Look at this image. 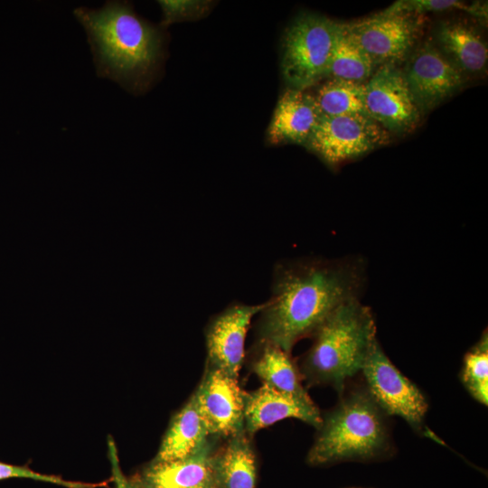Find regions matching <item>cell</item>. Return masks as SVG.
<instances>
[{
    "instance_id": "cell-8",
    "label": "cell",
    "mask_w": 488,
    "mask_h": 488,
    "mask_svg": "<svg viewBox=\"0 0 488 488\" xmlns=\"http://www.w3.org/2000/svg\"><path fill=\"white\" fill-rule=\"evenodd\" d=\"M369 117L389 134H406L419 123L421 111L396 64L378 66L365 83Z\"/></svg>"
},
{
    "instance_id": "cell-22",
    "label": "cell",
    "mask_w": 488,
    "mask_h": 488,
    "mask_svg": "<svg viewBox=\"0 0 488 488\" xmlns=\"http://www.w3.org/2000/svg\"><path fill=\"white\" fill-rule=\"evenodd\" d=\"M462 379L471 395L482 404L488 402L487 333L465 356Z\"/></svg>"
},
{
    "instance_id": "cell-24",
    "label": "cell",
    "mask_w": 488,
    "mask_h": 488,
    "mask_svg": "<svg viewBox=\"0 0 488 488\" xmlns=\"http://www.w3.org/2000/svg\"><path fill=\"white\" fill-rule=\"evenodd\" d=\"M10 478H24L35 481H42L66 488H98L106 486L108 481L101 483H82L68 481L61 476L38 473L25 465H15L0 461V481Z\"/></svg>"
},
{
    "instance_id": "cell-13",
    "label": "cell",
    "mask_w": 488,
    "mask_h": 488,
    "mask_svg": "<svg viewBox=\"0 0 488 488\" xmlns=\"http://www.w3.org/2000/svg\"><path fill=\"white\" fill-rule=\"evenodd\" d=\"M286 418H297L316 428L322 422V415L311 399H300L265 383L244 392V430L250 437Z\"/></svg>"
},
{
    "instance_id": "cell-1",
    "label": "cell",
    "mask_w": 488,
    "mask_h": 488,
    "mask_svg": "<svg viewBox=\"0 0 488 488\" xmlns=\"http://www.w3.org/2000/svg\"><path fill=\"white\" fill-rule=\"evenodd\" d=\"M364 281V264L356 258H306L277 264L271 297L257 314L256 342L291 353L337 307L360 299Z\"/></svg>"
},
{
    "instance_id": "cell-12",
    "label": "cell",
    "mask_w": 488,
    "mask_h": 488,
    "mask_svg": "<svg viewBox=\"0 0 488 488\" xmlns=\"http://www.w3.org/2000/svg\"><path fill=\"white\" fill-rule=\"evenodd\" d=\"M259 305L233 304L216 314L205 330L206 365L238 379L245 358V340Z\"/></svg>"
},
{
    "instance_id": "cell-6",
    "label": "cell",
    "mask_w": 488,
    "mask_h": 488,
    "mask_svg": "<svg viewBox=\"0 0 488 488\" xmlns=\"http://www.w3.org/2000/svg\"><path fill=\"white\" fill-rule=\"evenodd\" d=\"M367 389L385 414L406 420L415 430L443 442L424 425L427 402L419 389L389 361L376 339L361 371Z\"/></svg>"
},
{
    "instance_id": "cell-4",
    "label": "cell",
    "mask_w": 488,
    "mask_h": 488,
    "mask_svg": "<svg viewBox=\"0 0 488 488\" xmlns=\"http://www.w3.org/2000/svg\"><path fill=\"white\" fill-rule=\"evenodd\" d=\"M316 429L306 459L310 465L374 460L389 447L385 413L367 389H352L343 396L322 416Z\"/></svg>"
},
{
    "instance_id": "cell-2",
    "label": "cell",
    "mask_w": 488,
    "mask_h": 488,
    "mask_svg": "<svg viewBox=\"0 0 488 488\" xmlns=\"http://www.w3.org/2000/svg\"><path fill=\"white\" fill-rule=\"evenodd\" d=\"M73 13L86 31L98 76L128 90L145 89L164 58L162 31L127 2L107 1L99 9L80 6Z\"/></svg>"
},
{
    "instance_id": "cell-27",
    "label": "cell",
    "mask_w": 488,
    "mask_h": 488,
    "mask_svg": "<svg viewBox=\"0 0 488 488\" xmlns=\"http://www.w3.org/2000/svg\"><path fill=\"white\" fill-rule=\"evenodd\" d=\"M204 488H216L215 486H211V487H204Z\"/></svg>"
},
{
    "instance_id": "cell-20",
    "label": "cell",
    "mask_w": 488,
    "mask_h": 488,
    "mask_svg": "<svg viewBox=\"0 0 488 488\" xmlns=\"http://www.w3.org/2000/svg\"><path fill=\"white\" fill-rule=\"evenodd\" d=\"M376 66L348 32L339 23L330 61L328 77L364 83Z\"/></svg>"
},
{
    "instance_id": "cell-14",
    "label": "cell",
    "mask_w": 488,
    "mask_h": 488,
    "mask_svg": "<svg viewBox=\"0 0 488 488\" xmlns=\"http://www.w3.org/2000/svg\"><path fill=\"white\" fill-rule=\"evenodd\" d=\"M321 117L312 94L287 88L277 103L267 128V141L272 145H305Z\"/></svg>"
},
{
    "instance_id": "cell-18",
    "label": "cell",
    "mask_w": 488,
    "mask_h": 488,
    "mask_svg": "<svg viewBox=\"0 0 488 488\" xmlns=\"http://www.w3.org/2000/svg\"><path fill=\"white\" fill-rule=\"evenodd\" d=\"M211 437L192 395L172 418L154 460L171 461L187 457L201 450Z\"/></svg>"
},
{
    "instance_id": "cell-10",
    "label": "cell",
    "mask_w": 488,
    "mask_h": 488,
    "mask_svg": "<svg viewBox=\"0 0 488 488\" xmlns=\"http://www.w3.org/2000/svg\"><path fill=\"white\" fill-rule=\"evenodd\" d=\"M406 61L402 72L421 113L437 107L465 83V74L430 41L411 51Z\"/></svg>"
},
{
    "instance_id": "cell-19",
    "label": "cell",
    "mask_w": 488,
    "mask_h": 488,
    "mask_svg": "<svg viewBox=\"0 0 488 488\" xmlns=\"http://www.w3.org/2000/svg\"><path fill=\"white\" fill-rule=\"evenodd\" d=\"M249 367L263 383L300 399H311L302 385L299 368L290 353L281 348L256 342Z\"/></svg>"
},
{
    "instance_id": "cell-7",
    "label": "cell",
    "mask_w": 488,
    "mask_h": 488,
    "mask_svg": "<svg viewBox=\"0 0 488 488\" xmlns=\"http://www.w3.org/2000/svg\"><path fill=\"white\" fill-rule=\"evenodd\" d=\"M390 142V134L369 116H322L305 144L325 164L334 166Z\"/></svg>"
},
{
    "instance_id": "cell-16",
    "label": "cell",
    "mask_w": 488,
    "mask_h": 488,
    "mask_svg": "<svg viewBox=\"0 0 488 488\" xmlns=\"http://www.w3.org/2000/svg\"><path fill=\"white\" fill-rule=\"evenodd\" d=\"M226 439L211 457L216 488H255L257 461L250 436L243 429Z\"/></svg>"
},
{
    "instance_id": "cell-26",
    "label": "cell",
    "mask_w": 488,
    "mask_h": 488,
    "mask_svg": "<svg viewBox=\"0 0 488 488\" xmlns=\"http://www.w3.org/2000/svg\"><path fill=\"white\" fill-rule=\"evenodd\" d=\"M116 476L118 488H149L138 477L126 479L119 472L117 473Z\"/></svg>"
},
{
    "instance_id": "cell-21",
    "label": "cell",
    "mask_w": 488,
    "mask_h": 488,
    "mask_svg": "<svg viewBox=\"0 0 488 488\" xmlns=\"http://www.w3.org/2000/svg\"><path fill=\"white\" fill-rule=\"evenodd\" d=\"M312 95L322 116H369L365 104V83L330 78Z\"/></svg>"
},
{
    "instance_id": "cell-15",
    "label": "cell",
    "mask_w": 488,
    "mask_h": 488,
    "mask_svg": "<svg viewBox=\"0 0 488 488\" xmlns=\"http://www.w3.org/2000/svg\"><path fill=\"white\" fill-rule=\"evenodd\" d=\"M216 439L212 436L201 450L184 458L153 460L138 479L149 488L216 487L211 466Z\"/></svg>"
},
{
    "instance_id": "cell-23",
    "label": "cell",
    "mask_w": 488,
    "mask_h": 488,
    "mask_svg": "<svg viewBox=\"0 0 488 488\" xmlns=\"http://www.w3.org/2000/svg\"><path fill=\"white\" fill-rule=\"evenodd\" d=\"M451 9H463L476 17L483 19L487 17L486 5L483 6L479 4L466 5L463 2L456 0H401L395 2L385 11L417 15L427 12H442Z\"/></svg>"
},
{
    "instance_id": "cell-17",
    "label": "cell",
    "mask_w": 488,
    "mask_h": 488,
    "mask_svg": "<svg viewBox=\"0 0 488 488\" xmlns=\"http://www.w3.org/2000/svg\"><path fill=\"white\" fill-rule=\"evenodd\" d=\"M438 50L465 73L482 71L487 63V45L478 32L461 22H444L436 33Z\"/></svg>"
},
{
    "instance_id": "cell-9",
    "label": "cell",
    "mask_w": 488,
    "mask_h": 488,
    "mask_svg": "<svg viewBox=\"0 0 488 488\" xmlns=\"http://www.w3.org/2000/svg\"><path fill=\"white\" fill-rule=\"evenodd\" d=\"M419 22L416 14L391 13L345 23V26L374 65L396 64L405 61L417 40Z\"/></svg>"
},
{
    "instance_id": "cell-11",
    "label": "cell",
    "mask_w": 488,
    "mask_h": 488,
    "mask_svg": "<svg viewBox=\"0 0 488 488\" xmlns=\"http://www.w3.org/2000/svg\"><path fill=\"white\" fill-rule=\"evenodd\" d=\"M244 392L238 379L206 365L192 395L211 436L227 438L244 429Z\"/></svg>"
},
{
    "instance_id": "cell-3",
    "label": "cell",
    "mask_w": 488,
    "mask_h": 488,
    "mask_svg": "<svg viewBox=\"0 0 488 488\" xmlns=\"http://www.w3.org/2000/svg\"><path fill=\"white\" fill-rule=\"evenodd\" d=\"M314 342L299 371L308 386L326 384L343 393L345 382L361 371L376 324L371 309L360 299L337 307L313 334Z\"/></svg>"
},
{
    "instance_id": "cell-25",
    "label": "cell",
    "mask_w": 488,
    "mask_h": 488,
    "mask_svg": "<svg viewBox=\"0 0 488 488\" xmlns=\"http://www.w3.org/2000/svg\"><path fill=\"white\" fill-rule=\"evenodd\" d=\"M162 7V24L168 25L175 21H180L192 15L195 10H199L200 2L192 1H159Z\"/></svg>"
},
{
    "instance_id": "cell-5",
    "label": "cell",
    "mask_w": 488,
    "mask_h": 488,
    "mask_svg": "<svg viewBox=\"0 0 488 488\" xmlns=\"http://www.w3.org/2000/svg\"><path fill=\"white\" fill-rule=\"evenodd\" d=\"M339 23L301 13L284 32L281 71L288 88L306 90L328 77Z\"/></svg>"
}]
</instances>
